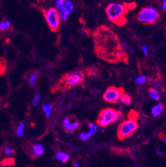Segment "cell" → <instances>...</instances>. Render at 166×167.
<instances>
[{
	"label": "cell",
	"mask_w": 166,
	"mask_h": 167,
	"mask_svg": "<svg viewBox=\"0 0 166 167\" xmlns=\"http://www.w3.org/2000/svg\"><path fill=\"white\" fill-rule=\"evenodd\" d=\"M7 70V61L4 58H0V75L6 73Z\"/></svg>",
	"instance_id": "17"
},
{
	"label": "cell",
	"mask_w": 166,
	"mask_h": 167,
	"mask_svg": "<svg viewBox=\"0 0 166 167\" xmlns=\"http://www.w3.org/2000/svg\"><path fill=\"white\" fill-rule=\"evenodd\" d=\"M122 117V113L120 111L116 110L112 108H106L102 109L100 112L96 120L98 125L105 127L111 123H114Z\"/></svg>",
	"instance_id": "4"
},
{
	"label": "cell",
	"mask_w": 166,
	"mask_h": 167,
	"mask_svg": "<svg viewBox=\"0 0 166 167\" xmlns=\"http://www.w3.org/2000/svg\"><path fill=\"white\" fill-rule=\"evenodd\" d=\"M59 15H60V19H62L63 21H66L68 16V14L66 13V12H65L63 9H62V10H60V12H59Z\"/></svg>",
	"instance_id": "28"
},
{
	"label": "cell",
	"mask_w": 166,
	"mask_h": 167,
	"mask_svg": "<svg viewBox=\"0 0 166 167\" xmlns=\"http://www.w3.org/2000/svg\"><path fill=\"white\" fill-rule=\"evenodd\" d=\"M97 127L93 123L89 124V133L91 135V136L93 135L97 131Z\"/></svg>",
	"instance_id": "26"
},
{
	"label": "cell",
	"mask_w": 166,
	"mask_h": 167,
	"mask_svg": "<svg viewBox=\"0 0 166 167\" xmlns=\"http://www.w3.org/2000/svg\"><path fill=\"white\" fill-rule=\"evenodd\" d=\"M5 152L6 154H15V150L13 148H10L8 146H6L5 148Z\"/></svg>",
	"instance_id": "31"
},
{
	"label": "cell",
	"mask_w": 166,
	"mask_h": 167,
	"mask_svg": "<svg viewBox=\"0 0 166 167\" xmlns=\"http://www.w3.org/2000/svg\"><path fill=\"white\" fill-rule=\"evenodd\" d=\"M74 167H79V166H78L77 163H75L74 164Z\"/></svg>",
	"instance_id": "34"
},
{
	"label": "cell",
	"mask_w": 166,
	"mask_h": 167,
	"mask_svg": "<svg viewBox=\"0 0 166 167\" xmlns=\"http://www.w3.org/2000/svg\"><path fill=\"white\" fill-rule=\"evenodd\" d=\"M86 73L89 77H99L100 75V71L98 69H97L95 67H88L86 69Z\"/></svg>",
	"instance_id": "10"
},
{
	"label": "cell",
	"mask_w": 166,
	"mask_h": 167,
	"mask_svg": "<svg viewBox=\"0 0 166 167\" xmlns=\"http://www.w3.org/2000/svg\"><path fill=\"white\" fill-rule=\"evenodd\" d=\"M124 5L125 7L128 9V10H134V8H136L137 7V5L135 2H131V3H124Z\"/></svg>",
	"instance_id": "27"
},
{
	"label": "cell",
	"mask_w": 166,
	"mask_h": 167,
	"mask_svg": "<svg viewBox=\"0 0 166 167\" xmlns=\"http://www.w3.org/2000/svg\"><path fill=\"white\" fill-rule=\"evenodd\" d=\"M40 100H41V96H40L39 94H36L35 95L34 98H33V104L35 106H37L38 104H39Z\"/></svg>",
	"instance_id": "30"
},
{
	"label": "cell",
	"mask_w": 166,
	"mask_h": 167,
	"mask_svg": "<svg viewBox=\"0 0 166 167\" xmlns=\"http://www.w3.org/2000/svg\"><path fill=\"white\" fill-rule=\"evenodd\" d=\"M142 51H143V53L145 56H147L148 55V50H147V47L146 45H143L142 46Z\"/></svg>",
	"instance_id": "32"
},
{
	"label": "cell",
	"mask_w": 166,
	"mask_h": 167,
	"mask_svg": "<svg viewBox=\"0 0 166 167\" xmlns=\"http://www.w3.org/2000/svg\"><path fill=\"white\" fill-rule=\"evenodd\" d=\"M165 35H166V28H165Z\"/></svg>",
	"instance_id": "37"
},
{
	"label": "cell",
	"mask_w": 166,
	"mask_h": 167,
	"mask_svg": "<svg viewBox=\"0 0 166 167\" xmlns=\"http://www.w3.org/2000/svg\"><path fill=\"white\" fill-rule=\"evenodd\" d=\"M79 122L74 116H69L63 120L62 127L67 133H72L79 127Z\"/></svg>",
	"instance_id": "9"
},
{
	"label": "cell",
	"mask_w": 166,
	"mask_h": 167,
	"mask_svg": "<svg viewBox=\"0 0 166 167\" xmlns=\"http://www.w3.org/2000/svg\"><path fill=\"white\" fill-rule=\"evenodd\" d=\"M136 84L138 85H142L144 84L146 82V77L145 75H141L138 77H136V80H135Z\"/></svg>",
	"instance_id": "23"
},
{
	"label": "cell",
	"mask_w": 166,
	"mask_h": 167,
	"mask_svg": "<svg viewBox=\"0 0 166 167\" xmlns=\"http://www.w3.org/2000/svg\"><path fill=\"white\" fill-rule=\"evenodd\" d=\"M96 55L109 63L128 64V55L122 47L118 37L110 28L101 25L93 33Z\"/></svg>",
	"instance_id": "1"
},
{
	"label": "cell",
	"mask_w": 166,
	"mask_h": 167,
	"mask_svg": "<svg viewBox=\"0 0 166 167\" xmlns=\"http://www.w3.org/2000/svg\"><path fill=\"white\" fill-rule=\"evenodd\" d=\"M85 81V75L82 71H76L64 75L58 83L57 89L66 90L73 87Z\"/></svg>",
	"instance_id": "3"
},
{
	"label": "cell",
	"mask_w": 166,
	"mask_h": 167,
	"mask_svg": "<svg viewBox=\"0 0 166 167\" xmlns=\"http://www.w3.org/2000/svg\"><path fill=\"white\" fill-rule=\"evenodd\" d=\"M162 8L163 11H166V0H164V1L163 2Z\"/></svg>",
	"instance_id": "33"
},
{
	"label": "cell",
	"mask_w": 166,
	"mask_h": 167,
	"mask_svg": "<svg viewBox=\"0 0 166 167\" xmlns=\"http://www.w3.org/2000/svg\"><path fill=\"white\" fill-rule=\"evenodd\" d=\"M120 100L121 103H123V104H126V105H129L130 104L132 103V99L131 97L129 96L128 95H126V94H124V95H122V97H120Z\"/></svg>",
	"instance_id": "19"
},
{
	"label": "cell",
	"mask_w": 166,
	"mask_h": 167,
	"mask_svg": "<svg viewBox=\"0 0 166 167\" xmlns=\"http://www.w3.org/2000/svg\"><path fill=\"white\" fill-rule=\"evenodd\" d=\"M91 135L89 133H82L79 135V139L82 141H87L91 138Z\"/></svg>",
	"instance_id": "29"
},
{
	"label": "cell",
	"mask_w": 166,
	"mask_h": 167,
	"mask_svg": "<svg viewBox=\"0 0 166 167\" xmlns=\"http://www.w3.org/2000/svg\"><path fill=\"white\" fill-rule=\"evenodd\" d=\"M38 77H39V74L35 73H33L31 75L30 78H29V83H30L31 86H33L35 85V81L36 79H37Z\"/></svg>",
	"instance_id": "25"
},
{
	"label": "cell",
	"mask_w": 166,
	"mask_h": 167,
	"mask_svg": "<svg viewBox=\"0 0 166 167\" xmlns=\"http://www.w3.org/2000/svg\"><path fill=\"white\" fill-rule=\"evenodd\" d=\"M24 129H25V125L23 123H21L19 124L18 127L17 129V131H16V134H17V136L19 137H22L23 135V133H24Z\"/></svg>",
	"instance_id": "21"
},
{
	"label": "cell",
	"mask_w": 166,
	"mask_h": 167,
	"mask_svg": "<svg viewBox=\"0 0 166 167\" xmlns=\"http://www.w3.org/2000/svg\"><path fill=\"white\" fill-rule=\"evenodd\" d=\"M73 4L72 3V2L70 1H65L64 2V8H63V10L66 12V13L68 14V15H70L72 12H73Z\"/></svg>",
	"instance_id": "15"
},
{
	"label": "cell",
	"mask_w": 166,
	"mask_h": 167,
	"mask_svg": "<svg viewBox=\"0 0 166 167\" xmlns=\"http://www.w3.org/2000/svg\"><path fill=\"white\" fill-rule=\"evenodd\" d=\"M44 17L52 31H57L60 28V18L59 11L55 8H49L47 10H43Z\"/></svg>",
	"instance_id": "7"
},
{
	"label": "cell",
	"mask_w": 166,
	"mask_h": 167,
	"mask_svg": "<svg viewBox=\"0 0 166 167\" xmlns=\"http://www.w3.org/2000/svg\"><path fill=\"white\" fill-rule=\"evenodd\" d=\"M42 109L47 117H50L52 113V110H53V104L50 103L43 104Z\"/></svg>",
	"instance_id": "14"
},
{
	"label": "cell",
	"mask_w": 166,
	"mask_h": 167,
	"mask_svg": "<svg viewBox=\"0 0 166 167\" xmlns=\"http://www.w3.org/2000/svg\"><path fill=\"white\" fill-rule=\"evenodd\" d=\"M163 110V105L161 103H158L152 108L151 113H152L153 117H156L162 113Z\"/></svg>",
	"instance_id": "12"
},
{
	"label": "cell",
	"mask_w": 166,
	"mask_h": 167,
	"mask_svg": "<svg viewBox=\"0 0 166 167\" xmlns=\"http://www.w3.org/2000/svg\"><path fill=\"white\" fill-rule=\"evenodd\" d=\"M138 127L139 125L136 121L132 119L125 120L119 125L117 131L118 138L122 141L130 137Z\"/></svg>",
	"instance_id": "5"
},
{
	"label": "cell",
	"mask_w": 166,
	"mask_h": 167,
	"mask_svg": "<svg viewBox=\"0 0 166 167\" xmlns=\"http://www.w3.org/2000/svg\"><path fill=\"white\" fill-rule=\"evenodd\" d=\"M164 142H165V143L166 144V139H164Z\"/></svg>",
	"instance_id": "35"
},
{
	"label": "cell",
	"mask_w": 166,
	"mask_h": 167,
	"mask_svg": "<svg viewBox=\"0 0 166 167\" xmlns=\"http://www.w3.org/2000/svg\"><path fill=\"white\" fill-rule=\"evenodd\" d=\"M55 157L62 162H64V163L66 162L69 159V155L67 153L63 152H59L57 153V154L55 155Z\"/></svg>",
	"instance_id": "16"
},
{
	"label": "cell",
	"mask_w": 166,
	"mask_h": 167,
	"mask_svg": "<svg viewBox=\"0 0 166 167\" xmlns=\"http://www.w3.org/2000/svg\"><path fill=\"white\" fill-rule=\"evenodd\" d=\"M124 94V90L122 87H110L107 88L103 95L104 101L112 104H115L120 99L122 95Z\"/></svg>",
	"instance_id": "8"
},
{
	"label": "cell",
	"mask_w": 166,
	"mask_h": 167,
	"mask_svg": "<svg viewBox=\"0 0 166 167\" xmlns=\"http://www.w3.org/2000/svg\"><path fill=\"white\" fill-rule=\"evenodd\" d=\"M64 2L65 1L64 0H57L55 2V6H56V10L57 11H59L60 12V10H62L64 8Z\"/></svg>",
	"instance_id": "22"
},
{
	"label": "cell",
	"mask_w": 166,
	"mask_h": 167,
	"mask_svg": "<svg viewBox=\"0 0 166 167\" xmlns=\"http://www.w3.org/2000/svg\"><path fill=\"white\" fill-rule=\"evenodd\" d=\"M11 27V23L8 20H5V21L0 22V31H6L10 28Z\"/></svg>",
	"instance_id": "20"
},
{
	"label": "cell",
	"mask_w": 166,
	"mask_h": 167,
	"mask_svg": "<svg viewBox=\"0 0 166 167\" xmlns=\"http://www.w3.org/2000/svg\"><path fill=\"white\" fill-rule=\"evenodd\" d=\"M128 12L124 4L118 3L110 4L106 8V13L110 21L118 26L126 25L127 18L126 15Z\"/></svg>",
	"instance_id": "2"
},
{
	"label": "cell",
	"mask_w": 166,
	"mask_h": 167,
	"mask_svg": "<svg viewBox=\"0 0 166 167\" xmlns=\"http://www.w3.org/2000/svg\"><path fill=\"white\" fill-rule=\"evenodd\" d=\"M138 118V113L135 110H132L128 114V119H132L134 121H137Z\"/></svg>",
	"instance_id": "24"
},
{
	"label": "cell",
	"mask_w": 166,
	"mask_h": 167,
	"mask_svg": "<svg viewBox=\"0 0 166 167\" xmlns=\"http://www.w3.org/2000/svg\"><path fill=\"white\" fill-rule=\"evenodd\" d=\"M136 167H140V166H138V165H137V166H136Z\"/></svg>",
	"instance_id": "36"
},
{
	"label": "cell",
	"mask_w": 166,
	"mask_h": 167,
	"mask_svg": "<svg viewBox=\"0 0 166 167\" xmlns=\"http://www.w3.org/2000/svg\"><path fill=\"white\" fill-rule=\"evenodd\" d=\"M149 93L151 99L155 100V101H159V95L158 91L157 90H155L153 88H150L149 89Z\"/></svg>",
	"instance_id": "18"
},
{
	"label": "cell",
	"mask_w": 166,
	"mask_h": 167,
	"mask_svg": "<svg viewBox=\"0 0 166 167\" xmlns=\"http://www.w3.org/2000/svg\"><path fill=\"white\" fill-rule=\"evenodd\" d=\"M15 161L13 158H6L0 162V166H11L15 165Z\"/></svg>",
	"instance_id": "13"
},
{
	"label": "cell",
	"mask_w": 166,
	"mask_h": 167,
	"mask_svg": "<svg viewBox=\"0 0 166 167\" xmlns=\"http://www.w3.org/2000/svg\"><path fill=\"white\" fill-rule=\"evenodd\" d=\"M138 19L147 25L154 24L159 19L160 15L158 12L153 8H144L138 13Z\"/></svg>",
	"instance_id": "6"
},
{
	"label": "cell",
	"mask_w": 166,
	"mask_h": 167,
	"mask_svg": "<svg viewBox=\"0 0 166 167\" xmlns=\"http://www.w3.org/2000/svg\"><path fill=\"white\" fill-rule=\"evenodd\" d=\"M33 152L35 157L37 156H40L44 153V148L41 144H37L33 145L32 147Z\"/></svg>",
	"instance_id": "11"
}]
</instances>
